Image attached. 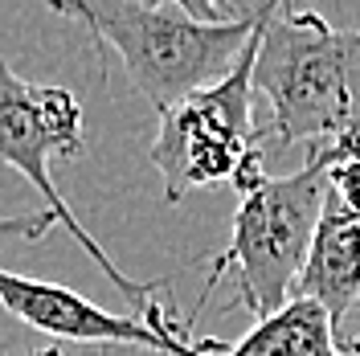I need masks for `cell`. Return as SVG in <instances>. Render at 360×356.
I'll return each instance as SVG.
<instances>
[{
	"instance_id": "1",
	"label": "cell",
	"mask_w": 360,
	"mask_h": 356,
	"mask_svg": "<svg viewBox=\"0 0 360 356\" xmlns=\"http://www.w3.org/2000/svg\"><path fill=\"white\" fill-rule=\"evenodd\" d=\"M254 94L270 103L262 139L278 148L332 144L360 132V29H336L315 8L258 0Z\"/></svg>"
},
{
	"instance_id": "2",
	"label": "cell",
	"mask_w": 360,
	"mask_h": 356,
	"mask_svg": "<svg viewBox=\"0 0 360 356\" xmlns=\"http://www.w3.org/2000/svg\"><path fill=\"white\" fill-rule=\"evenodd\" d=\"M53 13L86 25L98 49L123 58L131 87L160 111L193 90L213 87L242 58L258 25V4L246 17L205 25L168 0H45Z\"/></svg>"
},
{
	"instance_id": "3",
	"label": "cell",
	"mask_w": 360,
	"mask_h": 356,
	"mask_svg": "<svg viewBox=\"0 0 360 356\" xmlns=\"http://www.w3.org/2000/svg\"><path fill=\"white\" fill-rule=\"evenodd\" d=\"M360 148V132L332 139V144H311L307 164L291 177H262L250 193H242V205L233 213L229 246L213 258L209 291L221 283L225 270L238 279V299L254 319L274 315L295 291V279L307 262L311 238L319 229L323 205L332 193V168L344 156Z\"/></svg>"
},
{
	"instance_id": "4",
	"label": "cell",
	"mask_w": 360,
	"mask_h": 356,
	"mask_svg": "<svg viewBox=\"0 0 360 356\" xmlns=\"http://www.w3.org/2000/svg\"><path fill=\"white\" fill-rule=\"evenodd\" d=\"M258 21H262V4H258ZM254 62H258V25L225 78L160 111V132L152 139L148 160L164 177L168 205H180L193 189H209V184H233L238 193H250L266 177L262 127L254 123Z\"/></svg>"
},
{
	"instance_id": "5",
	"label": "cell",
	"mask_w": 360,
	"mask_h": 356,
	"mask_svg": "<svg viewBox=\"0 0 360 356\" xmlns=\"http://www.w3.org/2000/svg\"><path fill=\"white\" fill-rule=\"evenodd\" d=\"M82 152H86V135H82V107H78L74 90L21 78L17 70L0 58V164H8L13 172H21V177L41 193L45 209L58 217V225H66L70 238L86 250L90 262H98L103 279H107L127 303H135V307L143 312L156 291H168V283H164V279L139 283L131 274H123L119 262L94 242V234L70 213L66 197H62L58 184H53L49 164H53V160H78Z\"/></svg>"
},
{
	"instance_id": "6",
	"label": "cell",
	"mask_w": 360,
	"mask_h": 356,
	"mask_svg": "<svg viewBox=\"0 0 360 356\" xmlns=\"http://www.w3.org/2000/svg\"><path fill=\"white\" fill-rule=\"evenodd\" d=\"M0 307L17 315L25 328L49 336V340H66V344H98V348H143V352H164L176 348L184 332V315H176L172 295L164 291V307L148 303L143 319L131 315H115L98 303H90L86 295L45 279L13 274L0 267Z\"/></svg>"
},
{
	"instance_id": "7",
	"label": "cell",
	"mask_w": 360,
	"mask_h": 356,
	"mask_svg": "<svg viewBox=\"0 0 360 356\" xmlns=\"http://www.w3.org/2000/svg\"><path fill=\"white\" fill-rule=\"evenodd\" d=\"M291 295L319 303L336 332L344 324V315L360 303V217L348 213L332 193H328L319 229H315L307 262L299 270Z\"/></svg>"
},
{
	"instance_id": "8",
	"label": "cell",
	"mask_w": 360,
	"mask_h": 356,
	"mask_svg": "<svg viewBox=\"0 0 360 356\" xmlns=\"http://www.w3.org/2000/svg\"><path fill=\"white\" fill-rule=\"evenodd\" d=\"M340 340L344 336L332 328V319L319 303L291 295L278 312L258 319L233 344L188 332L180 356H344Z\"/></svg>"
},
{
	"instance_id": "9",
	"label": "cell",
	"mask_w": 360,
	"mask_h": 356,
	"mask_svg": "<svg viewBox=\"0 0 360 356\" xmlns=\"http://www.w3.org/2000/svg\"><path fill=\"white\" fill-rule=\"evenodd\" d=\"M53 225H58V217H53L49 209H37V213H8V217H0V246L37 242V238H45Z\"/></svg>"
},
{
	"instance_id": "10",
	"label": "cell",
	"mask_w": 360,
	"mask_h": 356,
	"mask_svg": "<svg viewBox=\"0 0 360 356\" xmlns=\"http://www.w3.org/2000/svg\"><path fill=\"white\" fill-rule=\"evenodd\" d=\"M332 197H336L348 213L360 217V148L332 168Z\"/></svg>"
},
{
	"instance_id": "11",
	"label": "cell",
	"mask_w": 360,
	"mask_h": 356,
	"mask_svg": "<svg viewBox=\"0 0 360 356\" xmlns=\"http://www.w3.org/2000/svg\"><path fill=\"white\" fill-rule=\"evenodd\" d=\"M168 4H176L184 8L188 17H197L205 25H225V21H238V17H246V13H238V0H168Z\"/></svg>"
},
{
	"instance_id": "12",
	"label": "cell",
	"mask_w": 360,
	"mask_h": 356,
	"mask_svg": "<svg viewBox=\"0 0 360 356\" xmlns=\"http://www.w3.org/2000/svg\"><path fill=\"white\" fill-rule=\"evenodd\" d=\"M188 332H197V324H193V319H184V332H180L176 348H164V352H156V356H180V352H184V340H188Z\"/></svg>"
},
{
	"instance_id": "13",
	"label": "cell",
	"mask_w": 360,
	"mask_h": 356,
	"mask_svg": "<svg viewBox=\"0 0 360 356\" xmlns=\"http://www.w3.org/2000/svg\"><path fill=\"white\" fill-rule=\"evenodd\" d=\"M29 356H62V348H58V344H49V348H37V352H29Z\"/></svg>"
},
{
	"instance_id": "14",
	"label": "cell",
	"mask_w": 360,
	"mask_h": 356,
	"mask_svg": "<svg viewBox=\"0 0 360 356\" xmlns=\"http://www.w3.org/2000/svg\"><path fill=\"white\" fill-rule=\"evenodd\" d=\"M311 4H332V0H311Z\"/></svg>"
}]
</instances>
